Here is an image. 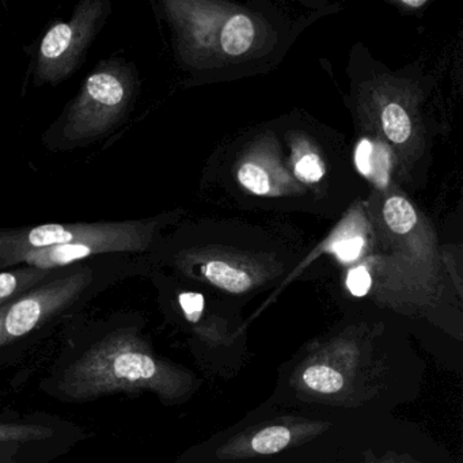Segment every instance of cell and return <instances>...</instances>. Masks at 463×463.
<instances>
[{
	"mask_svg": "<svg viewBox=\"0 0 463 463\" xmlns=\"http://www.w3.org/2000/svg\"><path fill=\"white\" fill-rule=\"evenodd\" d=\"M161 364L142 341L118 330L89 349L64 375L61 390L72 400H89L109 392L156 386Z\"/></svg>",
	"mask_w": 463,
	"mask_h": 463,
	"instance_id": "cell-1",
	"label": "cell"
},
{
	"mask_svg": "<svg viewBox=\"0 0 463 463\" xmlns=\"http://www.w3.org/2000/svg\"><path fill=\"white\" fill-rule=\"evenodd\" d=\"M132 93L134 82L127 66L110 61L99 63L70 108L67 139H93L109 132L126 115Z\"/></svg>",
	"mask_w": 463,
	"mask_h": 463,
	"instance_id": "cell-2",
	"label": "cell"
},
{
	"mask_svg": "<svg viewBox=\"0 0 463 463\" xmlns=\"http://www.w3.org/2000/svg\"><path fill=\"white\" fill-rule=\"evenodd\" d=\"M108 13L104 0H83L69 23L53 25L40 45L37 75L51 83L67 80L80 67Z\"/></svg>",
	"mask_w": 463,
	"mask_h": 463,
	"instance_id": "cell-3",
	"label": "cell"
},
{
	"mask_svg": "<svg viewBox=\"0 0 463 463\" xmlns=\"http://www.w3.org/2000/svg\"><path fill=\"white\" fill-rule=\"evenodd\" d=\"M91 270L50 279L0 307V346L31 333L71 305L91 283Z\"/></svg>",
	"mask_w": 463,
	"mask_h": 463,
	"instance_id": "cell-4",
	"label": "cell"
},
{
	"mask_svg": "<svg viewBox=\"0 0 463 463\" xmlns=\"http://www.w3.org/2000/svg\"><path fill=\"white\" fill-rule=\"evenodd\" d=\"M147 229L137 222H118L110 232L67 245L31 251L20 264L37 269L53 270L96 254L140 251L147 245Z\"/></svg>",
	"mask_w": 463,
	"mask_h": 463,
	"instance_id": "cell-5",
	"label": "cell"
},
{
	"mask_svg": "<svg viewBox=\"0 0 463 463\" xmlns=\"http://www.w3.org/2000/svg\"><path fill=\"white\" fill-rule=\"evenodd\" d=\"M354 165L360 175L375 183L379 188H386L392 167V156L386 146L368 139L360 140L354 151Z\"/></svg>",
	"mask_w": 463,
	"mask_h": 463,
	"instance_id": "cell-6",
	"label": "cell"
},
{
	"mask_svg": "<svg viewBox=\"0 0 463 463\" xmlns=\"http://www.w3.org/2000/svg\"><path fill=\"white\" fill-rule=\"evenodd\" d=\"M52 270L33 267L0 272V307L52 278Z\"/></svg>",
	"mask_w": 463,
	"mask_h": 463,
	"instance_id": "cell-7",
	"label": "cell"
},
{
	"mask_svg": "<svg viewBox=\"0 0 463 463\" xmlns=\"http://www.w3.org/2000/svg\"><path fill=\"white\" fill-rule=\"evenodd\" d=\"M222 48L230 56L248 52L254 40V26L250 18L243 14L234 15L222 32Z\"/></svg>",
	"mask_w": 463,
	"mask_h": 463,
	"instance_id": "cell-8",
	"label": "cell"
},
{
	"mask_svg": "<svg viewBox=\"0 0 463 463\" xmlns=\"http://www.w3.org/2000/svg\"><path fill=\"white\" fill-rule=\"evenodd\" d=\"M203 275L219 288L226 289L232 294L248 291L251 286V279L248 273L238 268L232 267L222 261H211L203 265Z\"/></svg>",
	"mask_w": 463,
	"mask_h": 463,
	"instance_id": "cell-9",
	"label": "cell"
},
{
	"mask_svg": "<svg viewBox=\"0 0 463 463\" xmlns=\"http://www.w3.org/2000/svg\"><path fill=\"white\" fill-rule=\"evenodd\" d=\"M383 218L389 229L400 235L408 234L417 223V213L413 205L401 196H392L386 200Z\"/></svg>",
	"mask_w": 463,
	"mask_h": 463,
	"instance_id": "cell-10",
	"label": "cell"
},
{
	"mask_svg": "<svg viewBox=\"0 0 463 463\" xmlns=\"http://www.w3.org/2000/svg\"><path fill=\"white\" fill-rule=\"evenodd\" d=\"M381 120L384 135L395 145H402L411 137V118L401 105H386L382 112Z\"/></svg>",
	"mask_w": 463,
	"mask_h": 463,
	"instance_id": "cell-11",
	"label": "cell"
},
{
	"mask_svg": "<svg viewBox=\"0 0 463 463\" xmlns=\"http://www.w3.org/2000/svg\"><path fill=\"white\" fill-rule=\"evenodd\" d=\"M303 381L311 389L319 392H338L344 386V379L337 371L326 365H313L303 373Z\"/></svg>",
	"mask_w": 463,
	"mask_h": 463,
	"instance_id": "cell-12",
	"label": "cell"
},
{
	"mask_svg": "<svg viewBox=\"0 0 463 463\" xmlns=\"http://www.w3.org/2000/svg\"><path fill=\"white\" fill-rule=\"evenodd\" d=\"M291 440V432L284 427H269L254 436L251 446L259 454H275Z\"/></svg>",
	"mask_w": 463,
	"mask_h": 463,
	"instance_id": "cell-13",
	"label": "cell"
},
{
	"mask_svg": "<svg viewBox=\"0 0 463 463\" xmlns=\"http://www.w3.org/2000/svg\"><path fill=\"white\" fill-rule=\"evenodd\" d=\"M238 180L243 188L257 196H264L270 192V180L268 173L260 165L248 162L238 170Z\"/></svg>",
	"mask_w": 463,
	"mask_h": 463,
	"instance_id": "cell-14",
	"label": "cell"
},
{
	"mask_svg": "<svg viewBox=\"0 0 463 463\" xmlns=\"http://www.w3.org/2000/svg\"><path fill=\"white\" fill-rule=\"evenodd\" d=\"M52 435L53 432L50 428L0 422V443L40 440V439H47Z\"/></svg>",
	"mask_w": 463,
	"mask_h": 463,
	"instance_id": "cell-15",
	"label": "cell"
},
{
	"mask_svg": "<svg viewBox=\"0 0 463 463\" xmlns=\"http://www.w3.org/2000/svg\"><path fill=\"white\" fill-rule=\"evenodd\" d=\"M325 175L324 162L317 154L307 153L295 164V175L305 184H316Z\"/></svg>",
	"mask_w": 463,
	"mask_h": 463,
	"instance_id": "cell-16",
	"label": "cell"
},
{
	"mask_svg": "<svg viewBox=\"0 0 463 463\" xmlns=\"http://www.w3.org/2000/svg\"><path fill=\"white\" fill-rule=\"evenodd\" d=\"M364 246V240L360 235H343L332 243V251L338 260L344 262H352L359 259Z\"/></svg>",
	"mask_w": 463,
	"mask_h": 463,
	"instance_id": "cell-17",
	"label": "cell"
},
{
	"mask_svg": "<svg viewBox=\"0 0 463 463\" xmlns=\"http://www.w3.org/2000/svg\"><path fill=\"white\" fill-rule=\"evenodd\" d=\"M370 272L364 267L354 268L346 278V287L354 297H364L371 288Z\"/></svg>",
	"mask_w": 463,
	"mask_h": 463,
	"instance_id": "cell-18",
	"label": "cell"
},
{
	"mask_svg": "<svg viewBox=\"0 0 463 463\" xmlns=\"http://www.w3.org/2000/svg\"><path fill=\"white\" fill-rule=\"evenodd\" d=\"M180 305L191 322H197L204 310V297L197 292H184L180 295Z\"/></svg>",
	"mask_w": 463,
	"mask_h": 463,
	"instance_id": "cell-19",
	"label": "cell"
},
{
	"mask_svg": "<svg viewBox=\"0 0 463 463\" xmlns=\"http://www.w3.org/2000/svg\"><path fill=\"white\" fill-rule=\"evenodd\" d=\"M427 4L425 0H402V5L409 7H421Z\"/></svg>",
	"mask_w": 463,
	"mask_h": 463,
	"instance_id": "cell-20",
	"label": "cell"
},
{
	"mask_svg": "<svg viewBox=\"0 0 463 463\" xmlns=\"http://www.w3.org/2000/svg\"><path fill=\"white\" fill-rule=\"evenodd\" d=\"M0 463H4V462H0Z\"/></svg>",
	"mask_w": 463,
	"mask_h": 463,
	"instance_id": "cell-21",
	"label": "cell"
}]
</instances>
